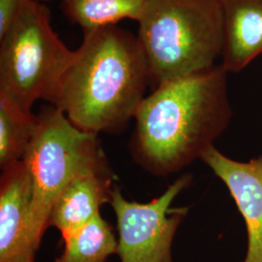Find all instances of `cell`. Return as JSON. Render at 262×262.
<instances>
[{
	"label": "cell",
	"mask_w": 262,
	"mask_h": 262,
	"mask_svg": "<svg viewBox=\"0 0 262 262\" xmlns=\"http://www.w3.org/2000/svg\"><path fill=\"white\" fill-rule=\"evenodd\" d=\"M227 74L215 64L161 83L143 99L129 145L138 165L167 176L213 146L232 117Z\"/></svg>",
	"instance_id": "1"
},
{
	"label": "cell",
	"mask_w": 262,
	"mask_h": 262,
	"mask_svg": "<svg viewBox=\"0 0 262 262\" xmlns=\"http://www.w3.org/2000/svg\"><path fill=\"white\" fill-rule=\"evenodd\" d=\"M150 84L137 36L111 26L84 33L53 104L80 129L120 133Z\"/></svg>",
	"instance_id": "2"
},
{
	"label": "cell",
	"mask_w": 262,
	"mask_h": 262,
	"mask_svg": "<svg viewBox=\"0 0 262 262\" xmlns=\"http://www.w3.org/2000/svg\"><path fill=\"white\" fill-rule=\"evenodd\" d=\"M137 40L154 89L215 66L222 52L216 0H146Z\"/></svg>",
	"instance_id": "3"
},
{
	"label": "cell",
	"mask_w": 262,
	"mask_h": 262,
	"mask_svg": "<svg viewBox=\"0 0 262 262\" xmlns=\"http://www.w3.org/2000/svg\"><path fill=\"white\" fill-rule=\"evenodd\" d=\"M74 55L55 32L47 6L23 0L0 36V95L27 112L39 99L53 105Z\"/></svg>",
	"instance_id": "4"
},
{
	"label": "cell",
	"mask_w": 262,
	"mask_h": 262,
	"mask_svg": "<svg viewBox=\"0 0 262 262\" xmlns=\"http://www.w3.org/2000/svg\"><path fill=\"white\" fill-rule=\"evenodd\" d=\"M33 185L32 223L42 240L56 198L78 174L111 171L98 135L77 127L56 106L36 115V127L24 159Z\"/></svg>",
	"instance_id": "5"
},
{
	"label": "cell",
	"mask_w": 262,
	"mask_h": 262,
	"mask_svg": "<svg viewBox=\"0 0 262 262\" xmlns=\"http://www.w3.org/2000/svg\"><path fill=\"white\" fill-rule=\"evenodd\" d=\"M191 182L192 176L184 174L148 203L128 201L115 187L110 204L117 219L121 262H173L171 246L188 208L171 204Z\"/></svg>",
	"instance_id": "6"
},
{
	"label": "cell",
	"mask_w": 262,
	"mask_h": 262,
	"mask_svg": "<svg viewBox=\"0 0 262 262\" xmlns=\"http://www.w3.org/2000/svg\"><path fill=\"white\" fill-rule=\"evenodd\" d=\"M32 178L24 160L2 170L0 262H34L41 240L32 223Z\"/></svg>",
	"instance_id": "7"
},
{
	"label": "cell",
	"mask_w": 262,
	"mask_h": 262,
	"mask_svg": "<svg viewBox=\"0 0 262 262\" xmlns=\"http://www.w3.org/2000/svg\"><path fill=\"white\" fill-rule=\"evenodd\" d=\"M200 159L225 183L243 215L248 234L245 262H262V156L240 162L212 146Z\"/></svg>",
	"instance_id": "8"
},
{
	"label": "cell",
	"mask_w": 262,
	"mask_h": 262,
	"mask_svg": "<svg viewBox=\"0 0 262 262\" xmlns=\"http://www.w3.org/2000/svg\"><path fill=\"white\" fill-rule=\"evenodd\" d=\"M222 16V63L242 71L262 55V0H216Z\"/></svg>",
	"instance_id": "9"
},
{
	"label": "cell",
	"mask_w": 262,
	"mask_h": 262,
	"mask_svg": "<svg viewBox=\"0 0 262 262\" xmlns=\"http://www.w3.org/2000/svg\"><path fill=\"white\" fill-rule=\"evenodd\" d=\"M114 180L112 170L78 174L56 198L49 226L56 227L63 237L94 220L100 214V207L110 203Z\"/></svg>",
	"instance_id": "10"
},
{
	"label": "cell",
	"mask_w": 262,
	"mask_h": 262,
	"mask_svg": "<svg viewBox=\"0 0 262 262\" xmlns=\"http://www.w3.org/2000/svg\"><path fill=\"white\" fill-rule=\"evenodd\" d=\"M146 0H63L66 17L84 33L117 26L122 19L138 20Z\"/></svg>",
	"instance_id": "11"
},
{
	"label": "cell",
	"mask_w": 262,
	"mask_h": 262,
	"mask_svg": "<svg viewBox=\"0 0 262 262\" xmlns=\"http://www.w3.org/2000/svg\"><path fill=\"white\" fill-rule=\"evenodd\" d=\"M62 238L64 250L56 262H106L118 253L112 227L100 214Z\"/></svg>",
	"instance_id": "12"
},
{
	"label": "cell",
	"mask_w": 262,
	"mask_h": 262,
	"mask_svg": "<svg viewBox=\"0 0 262 262\" xmlns=\"http://www.w3.org/2000/svg\"><path fill=\"white\" fill-rule=\"evenodd\" d=\"M36 127V116L0 95V166L25 159Z\"/></svg>",
	"instance_id": "13"
},
{
	"label": "cell",
	"mask_w": 262,
	"mask_h": 262,
	"mask_svg": "<svg viewBox=\"0 0 262 262\" xmlns=\"http://www.w3.org/2000/svg\"><path fill=\"white\" fill-rule=\"evenodd\" d=\"M21 2L23 0H0V36L17 17Z\"/></svg>",
	"instance_id": "14"
},
{
	"label": "cell",
	"mask_w": 262,
	"mask_h": 262,
	"mask_svg": "<svg viewBox=\"0 0 262 262\" xmlns=\"http://www.w3.org/2000/svg\"><path fill=\"white\" fill-rule=\"evenodd\" d=\"M35 1H38V2H42V3H43L44 1H48V0H35Z\"/></svg>",
	"instance_id": "15"
}]
</instances>
